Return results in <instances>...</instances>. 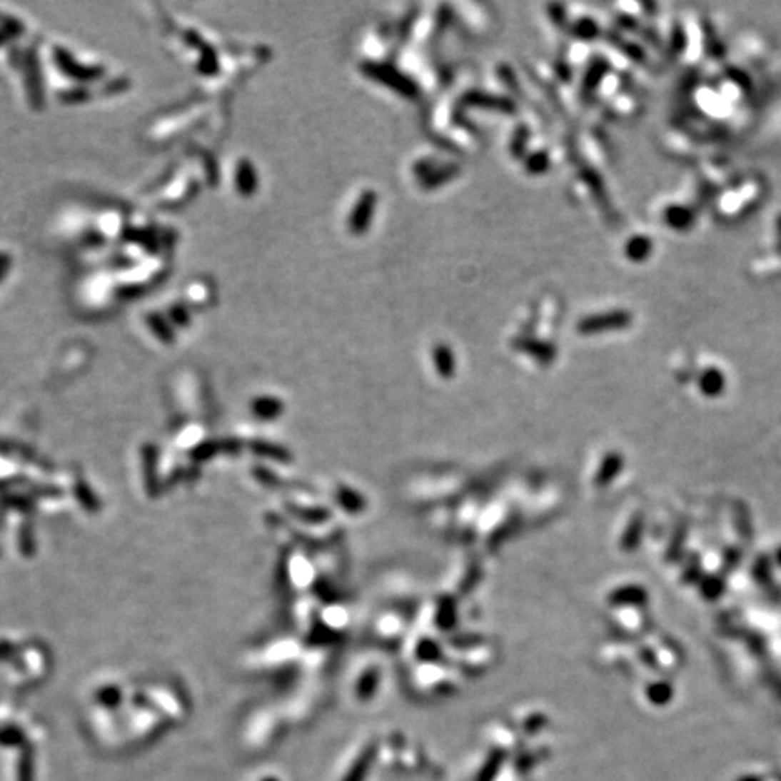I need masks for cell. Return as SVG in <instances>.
<instances>
[{
	"mask_svg": "<svg viewBox=\"0 0 781 781\" xmlns=\"http://www.w3.org/2000/svg\"><path fill=\"white\" fill-rule=\"evenodd\" d=\"M54 60H56V66L67 74V76H73L76 80H94V78L100 76V69H91V67H84L80 64L74 62L69 54L64 49H54Z\"/></svg>",
	"mask_w": 781,
	"mask_h": 781,
	"instance_id": "obj_1",
	"label": "cell"
},
{
	"mask_svg": "<svg viewBox=\"0 0 781 781\" xmlns=\"http://www.w3.org/2000/svg\"><path fill=\"white\" fill-rule=\"evenodd\" d=\"M236 185L243 196H252L256 192L257 186V178L256 171H253L252 163L248 159H241L239 165H237V176H236Z\"/></svg>",
	"mask_w": 781,
	"mask_h": 781,
	"instance_id": "obj_2",
	"label": "cell"
},
{
	"mask_svg": "<svg viewBox=\"0 0 781 781\" xmlns=\"http://www.w3.org/2000/svg\"><path fill=\"white\" fill-rule=\"evenodd\" d=\"M27 64H29V71H27V84H29V89H31V96H33V104L39 107L40 101H42V96H40V74H39V67H36V60L35 56H27Z\"/></svg>",
	"mask_w": 781,
	"mask_h": 781,
	"instance_id": "obj_3",
	"label": "cell"
},
{
	"mask_svg": "<svg viewBox=\"0 0 781 781\" xmlns=\"http://www.w3.org/2000/svg\"><path fill=\"white\" fill-rule=\"evenodd\" d=\"M148 324H151L152 331L158 335V337H161L165 342H171L172 341V331L168 329V326H166V322L163 321V318L156 317V315H151L148 317Z\"/></svg>",
	"mask_w": 781,
	"mask_h": 781,
	"instance_id": "obj_4",
	"label": "cell"
},
{
	"mask_svg": "<svg viewBox=\"0 0 781 781\" xmlns=\"http://www.w3.org/2000/svg\"><path fill=\"white\" fill-rule=\"evenodd\" d=\"M9 266H11V257L8 253L0 252V281L4 278V275L8 273Z\"/></svg>",
	"mask_w": 781,
	"mask_h": 781,
	"instance_id": "obj_5",
	"label": "cell"
},
{
	"mask_svg": "<svg viewBox=\"0 0 781 781\" xmlns=\"http://www.w3.org/2000/svg\"><path fill=\"white\" fill-rule=\"evenodd\" d=\"M8 36H9V35H8V33H6V31H2V29H0V44H2V42H6V40H8Z\"/></svg>",
	"mask_w": 781,
	"mask_h": 781,
	"instance_id": "obj_6",
	"label": "cell"
}]
</instances>
